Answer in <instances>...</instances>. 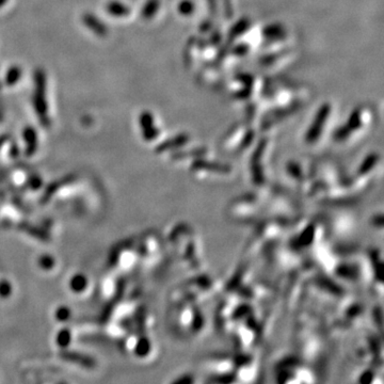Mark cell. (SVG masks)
Returning <instances> with one entry per match:
<instances>
[{
    "mask_svg": "<svg viewBox=\"0 0 384 384\" xmlns=\"http://www.w3.org/2000/svg\"><path fill=\"white\" fill-rule=\"evenodd\" d=\"M32 105L40 124L45 128H50L52 118L48 113L50 108L47 102V75L45 69L42 67H37L33 72Z\"/></svg>",
    "mask_w": 384,
    "mask_h": 384,
    "instance_id": "1",
    "label": "cell"
},
{
    "mask_svg": "<svg viewBox=\"0 0 384 384\" xmlns=\"http://www.w3.org/2000/svg\"><path fill=\"white\" fill-rule=\"evenodd\" d=\"M81 22L90 31H92L95 36L100 38H106L109 33L107 25L103 20L97 17L95 14L91 12H86L82 14Z\"/></svg>",
    "mask_w": 384,
    "mask_h": 384,
    "instance_id": "2",
    "label": "cell"
},
{
    "mask_svg": "<svg viewBox=\"0 0 384 384\" xmlns=\"http://www.w3.org/2000/svg\"><path fill=\"white\" fill-rule=\"evenodd\" d=\"M23 138L25 141V154L27 156H32L38 150L39 140L38 132L32 126H27L23 130Z\"/></svg>",
    "mask_w": 384,
    "mask_h": 384,
    "instance_id": "3",
    "label": "cell"
},
{
    "mask_svg": "<svg viewBox=\"0 0 384 384\" xmlns=\"http://www.w3.org/2000/svg\"><path fill=\"white\" fill-rule=\"evenodd\" d=\"M140 126L142 129V134L146 140H152L156 137L157 130L154 125V118L150 112H143L140 115Z\"/></svg>",
    "mask_w": 384,
    "mask_h": 384,
    "instance_id": "4",
    "label": "cell"
},
{
    "mask_svg": "<svg viewBox=\"0 0 384 384\" xmlns=\"http://www.w3.org/2000/svg\"><path fill=\"white\" fill-rule=\"evenodd\" d=\"M106 11L111 16L125 17L130 14V8L117 0H110L106 4Z\"/></svg>",
    "mask_w": 384,
    "mask_h": 384,
    "instance_id": "5",
    "label": "cell"
},
{
    "mask_svg": "<svg viewBox=\"0 0 384 384\" xmlns=\"http://www.w3.org/2000/svg\"><path fill=\"white\" fill-rule=\"evenodd\" d=\"M23 76V69L19 65H12L8 68L4 76V85L6 87H14Z\"/></svg>",
    "mask_w": 384,
    "mask_h": 384,
    "instance_id": "6",
    "label": "cell"
},
{
    "mask_svg": "<svg viewBox=\"0 0 384 384\" xmlns=\"http://www.w3.org/2000/svg\"><path fill=\"white\" fill-rule=\"evenodd\" d=\"M62 357H63L65 360L77 363V364L86 366V367H93L95 365V363L92 359L85 357V355H82V354L76 353V352L67 351V352H64L63 354H62Z\"/></svg>",
    "mask_w": 384,
    "mask_h": 384,
    "instance_id": "7",
    "label": "cell"
},
{
    "mask_svg": "<svg viewBox=\"0 0 384 384\" xmlns=\"http://www.w3.org/2000/svg\"><path fill=\"white\" fill-rule=\"evenodd\" d=\"M159 9V0H148L141 10V16L143 19H151Z\"/></svg>",
    "mask_w": 384,
    "mask_h": 384,
    "instance_id": "8",
    "label": "cell"
},
{
    "mask_svg": "<svg viewBox=\"0 0 384 384\" xmlns=\"http://www.w3.org/2000/svg\"><path fill=\"white\" fill-rule=\"evenodd\" d=\"M87 285V280L81 275H77L73 278L72 281V287L77 290H81ZM76 290V291H77Z\"/></svg>",
    "mask_w": 384,
    "mask_h": 384,
    "instance_id": "9",
    "label": "cell"
},
{
    "mask_svg": "<svg viewBox=\"0 0 384 384\" xmlns=\"http://www.w3.org/2000/svg\"><path fill=\"white\" fill-rule=\"evenodd\" d=\"M69 337H71V334H69V331H62L59 335V344L61 345H66L69 343Z\"/></svg>",
    "mask_w": 384,
    "mask_h": 384,
    "instance_id": "10",
    "label": "cell"
},
{
    "mask_svg": "<svg viewBox=\"0 0 384 384\" xmlns=\"http://www.w3.org/2000/svg\"><path fill=\"white\" fill-rule=\"evenodd\" d=\"M68 315H69V311L64 309V307H61V309L57 313V317L60 320H65L67 317H69Z\"/></svg>",
    "mask_w": 384,
    "mask_h": 384,
    "instance_id": "11",
    "label": "cell"
},
{
    "mask_svg": "<svg viewBox=\"0 0 384 384\" xmlns=\"http://www.w3.org/2000/svg\"><path fill=\"white\" fill-rule=\"evenodd\" d=\"M3 118H4V107L2 105V102L0 101V123L3 121Z\"/></svg>",
    "mask_w": 384,
    "mask_h": 384,
    "instance_id": "12",
    "label": "cell"
},
{
    "mask_svg": "<svg viewBox=\"0 0 384 384\" xmlns=\"http://www.w3.org/2000/svg\"><path fill=\"white\" fill-rule=\"evenodd\" d=\"M6 140H8V137H6V136H1V137H0V148H1V146L6 142Z\"/></svg>",
    "mask_w": 384,
    "mask_h": 384,
    "instance_id": "13",
    "label": "cell"
},
{
    "mask_svg": "<svg viewBox=\"0 0 384 384\" xmlns=\"http://www.w3.org/2000/svg\"><path fill=\"white\" fill-rule=\"evenodd\" d=\"M8 1H9V0H0V8H2V6L5 5Z\"/></svg>",
    "mask_w": 384,
    "mask_h": 384,
    "instance_id": "14",
    "label": "cell"
},
{
    "mask_svg": "<svg viewBox=\"0 0 384 384\" xmlns=\"http://www.w3.org/2000/svg\"><path fill=\"white\" fill-rule=\"evenodd\" d=\"M1 89H2V82L0 81V90H1Z\"/></svg>",
    "mask_w": 384,
    "mask_h": 384,
    "instance_id": "15",
    "label": "cell"
}]
</instances>
